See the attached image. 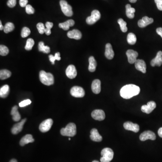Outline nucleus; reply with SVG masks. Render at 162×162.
I'll use <instances>...</instances> for the list:
<instances>
[{"instance_id":"aec40b11","label":"nucleus","mask_w":162,"mask_h":162,"mask_svg":"<svg viewBox=\"0 0 162 162\" xmlns=\"http://www.w3.org/2000/svg\"><path fill=\"white\" fill-rule=\"evenodd\" d=\"M90 138L93 141L96 142H100L102 141V137L98 133L96 129H93L91 131Z\"/></svg>"},{"instance_id":"412c9836","label":"nucleus","mask_w":162,"mask_h":162,"mask_svg":"<svg viewBox=\"0 0 162 162\" xmlns=\"http://www.w3.org/2000/svg\"><path fill=\"white\" fill-rule=\"evenodd\" d=\"M114 53L113 48L110 43H107L105 46V56L108 60H112L114 58Z\"/></svg>"},{"instance_id":"2eb2a0df","label":"nucleus","mask_w":162,"mask_h":162,"mask_svg":"<svg viewBox=\"0 0 162 162\" xmlns=\"http://www.w3.org/2000/svg\"><path fill=\"white\" fill-rule=\"evenodd\" d=\"M66 74L69 78L73 79L77 76V71L74 65H70L66 70Z\"/></svg>"},{"instance_id":"bb28decb","label":"nucleus","mask_w":162,"mask_h":162,"mask_svg":"<svg viewBox=\"0 0 162 162\" xmlns=\"http://www.w3.org/2000/svg\"><path fill=\"white\" fill-rule=\"evenodd\" d=\"M126 14L127 16L130 19H133L135 16V13L136 10L134 8H132L130 4H127L126 5Z\"/></svg>"},{"instance_id":"a211bd4d","label":"nucleus","mask_w":162,"mask_h":162,"mask_svg":"<svg viewBox=\"0 0 162 162\" xmlns=\"http://www.w3.org/2000/svg\"><path fill=\"white\" fill-rule=\"evenodd\" d=\"M136 69L145 74L146 71V65L145 62L142 60H137L135 63Z\"/></svg>"},{"instance_id":"423d86ee","label":"nucleus","mask_w":162,"mask_h":162,"mask_svg":"<svg viewBox=\"0 0 162 162\" xmlns=\"http://www.w3.org/2000/svg\"><path fill=\"white\" fill-rule=\"evenodd\" d=\"M100 16L101 15L99 11L98 10H94L92 12L91 16L86 18V23L89 25L94 24L100 19Z\"/></svg>"},{"instance_id":"f3484780","label":"nucleus","mask_w":162,"mask_h":162,"mask_svg":"<svg viewBox=\"0 0 162 162\" xmlns=\"http://www.w3.org/2000/svg\"><path fill=\"white\" fill-rule=\"evenodd\" d=\"M152 66L155 67V66H160L162 64V52L159 51L157 53L155 58L153 59L151 62Z\"/></svg>"},{"instance_id":"f8f14e48","label":"nucleus","mask_w":162,"mask_h":162,"mask_svg":"<svg viewBox=\"0 0 162 162\" xmlns=\"http://www.w3.org/2000/svg\"><path fill=\"white\" fill-rule=\"evenodd\" d=\"M126 55L129 63L133 64L135 63L136 60H137V57L138 56V53L137 52L134 51L133 50H129L126 52Z\"/></svg>"},{"instance_id":"79ce46f5","label":"nucleus","mask_w":162,"mask_h":162,"mask_svg":"<svg viewBox=\"0 0 162 162\" xmlns=\"http://www.w3.org/2000/svg\"><path fill=\"white\" fill-rule=\"evenodd\" d=\"M28 3V0H19V5L22 7H26Z\"/></svg>"},{"instance_id":"dca6fc26","label":"nucleus","mask_w":162,"mask_h":162,"mask_svg":"<svg viewBox=\"0 0 162 162\" xmlns=\"http://www.w3.org/2000/svg\"><path fill=\"white\" fill-rule=\"evenodd\" d=\"M153 22L154 19L152 18H149L147 16H145L142 18V19L138 21V25L139 27L143 28L153 23Z\"/></svg>"},{"instance_id":"c756f323","label":"nucleus","mask_w":162,"mask_h":162,"mask_svg":"<svg viewBox=\"0 0 162 162\" xmlns=\"http://www.w3.org/2000/svg\"><path fill=\"white\" fill-rule=\"evenodd\" d=\"M11 75V73L7 70H2L0 71V78L1 80H5L10 78Z\"/></svg>"},{"instance_id":"c9c22d12","label":"nucleus","mask_w":162,"mask_h":162,"mask_svg":"<svg viewBox=\"0 0 162 162\" xmlns=\"http://www.w3.org/2000/svg\"><path fill=\"white\" fill-rule=\"evenodd\" d=\"M30 30L29 29L28 27H23L22 30L21 31V37H23V38L26 37H28L30 35Z\"/></svg>"},{"instance_id":"393cba45","label":"nucleus","mask_w":162,"mask_h":162,"mask_svg":"<svg viewBox=\"0 0 162 162\" xmlns=\"http://www.w3.org/2000/svg\"><path fill=\"white\" fill-rule=\"evenodd\" d=\"M74 21L73 19H69L65 22L60 23L59 24V27L63 29L64 30H68L70 27H72L74 25Z\"/></svg>"},{"instance_id":"4c0bfd02","label":"nucleus","mask_w":162,"mask_h":162,"mask_svg":"<svg viewBox=\"0 0 162 162\" xmlns=\"http://www.w3.org/2000/svg\"><path fill=\"white\" fill-rule=\"evenodd\" d=\"M26 12L27 14L30 15V14H34L35 10L32 7V5H27L26 7Z\"/></svg>"},{"instance_id":"49530a36","label":"nucleus","mask_w":162,"mask_h":162,"mask_svg":"<svg viewBox=\"0 0 162 162\" xmlns=\"http://www.w3.org/2000/svg\"><path fill=\"white\" fill-rule=\"evenodd\" d=\"M156 32L162 38V27H159L156 29Z\"/></svg>"},{"instance_id":"6e6552de","label":"nucleus","mask_w":162,"mask_h":162,"mask_svg":"<svg viewBox=\"0 0 162 162\" xmlns=\"http://www.w3.org/2000/svg\"><path fill=\"white\" fill-rule=\"evenodd\" d=\"M53 121L51 118H48L44 120L40 124L39 129L42 133H46L50 130L52 126Z\"/></svg>"},{"instance_id":"39448f33","label":"nucleus","mask_w":162,"mask_h":162,"mask_svg":"<svg viewBox=\"0 0 162 162\" xmlns=\"http://www.w3.org/2000/svg\"><path fill=\"white\" fill-rule=\"evenodd\" d=\"M60 5L62 12L66 16L70 17L73 15L72 8L70 5L68 4L66 1L61 0L60 1Z\"/></svg>"},{"instance_id":"9b49d317","label":"nucleus","mask_w":162,"mask_h":162,"mask_svg":"<svg viewBox=\"0 0 162 162\" xmlns=\"http://www.w3.org/2000/svg\"><path fill=\"white\" fill-rule=\"evenodd\" d=\"M26 118H24L21 120L20 122L15 124L11 129L12 133L14 135H16L17 134L21 132L23 129V125L26 122Z\"/></svg>"},{"instance_id":"20e7f679","label":"nucleus","mask_w":162,"mask_h":162,"mask_svg":"<svg viewBox=\"0 0 162 162\" xmlns=\"http://www.w3.org/2000/svg\"><path fill=\"white\" fill-rule=\"evenodd\" d=\"M101 162H110L113 159L114 153L111 149L105 148L102 149L101 152Z\"/></svg>"},{"instance_id":"3c124183","label":"nucleus","mask_w":162,"mask_h":162,"mask_svg":"<svg viewBox=\"0 0 162 162\" xmlns=\"http://www.w3.org/2000/svg\"><path fill=\"white\" fill-rule=\"evenodd\" d=\"M130 2H132V3H135L137 2V0H129Z\"/></svg>"},{"instance_id":"c85d7f7f","label":"nucleus","mask_w":162,"mask_h":162,"mask_svg":"<svg viewBox=\"0 0 162 162\" xmlns=\"http://www.w3.org/2000/svg\"><path fill=\"white\" fill-rule=\"evenodd\" d=\"M38 49L40 52H43L46 54L50 52V48L48 46H45L44 43L42 42H40L38 44Z\"/></svg>"},{"instance_id":"f03ea898","label":"nucleus","mask_w":162,"mask_h":162,"mask_svg":"<svg viewBox=\"0 0 162 162\" xmlns=\"http://www.w3.org/2000/svg\"><path fill=\"white\" fill-rule=\"evenodd\" d=\"M39 78L42 83L46 86H50L54 83V76L50 73H46L43 70L39 73Z\"/></svg>"},{"instance_id":"2f4dec72","label":"nucleus","mask_w":162,"mask_h":162,"mask_svg":"<svg viewBox=\"0 0 162 162\" xmlns=\"http://www.w3.org/2000/svg\"><path fill=\"white\" fill-rule=\"evenodd\" d=\"M15 29V26L13 23L11 22L7 23L5 24L4 29V31L6 33L11 32Z\"/></svg>"},{"instance_id":"ea45409f","label":"nucleus","mask_w":162,"mask_h":162,"mask_svg":"<svg viewBox=\"0 0 162 162\" xmlns=\"http://www.w3.org/2000/svg\"><path fill=\"white\" fill-rule=\"evenodd\" d=\"M7 5L9 7H14L16 5V0H8Z\"/></svg>"},{"instance_id":"72a5a7b5","label":"nucleus","mask_w":162,"mask_h":162,"mask_svg":"<svg viewBox=\"0 0 162 162\" xmlns=\"http://www.w3.org/2000/svg\"><path fill=\"white\" fill-rule=\"evenodd\" d=\"M34 41L33 39L32 38H29L27 41L26 44L25 46V49L27 51H30L32 49L34 45Z\"/></svg>"},{"instance_id":"7ed1b4c3","label":"nucleus","mask_w":162,"mask_h":162,"mask_svg":"<svg viewBox=\"0 0 162 162\" xmlns=\"http://www.w3.org/2000/svg\"><path fill=\"white\" fill-rule=\"evenodd\" d=\"M60 133L63 136L74 137L77 133L76 125L73 123H68L65 128H63L60 130Z\"/></svg>"},{"instance_id":"7c9ffc66","label":"nucleus","mask_w":162,"mask_h":162,"mask_svg":"<svg viewBox=\"0 0 162 162\" xmlns=\"http://www.w3.org/2000/svg\"><path fill=\"white\" fill-rule=\"evenodd\" d=\"M127 42L130 45L135 44L137 42V37L133 33H129L127 37Z\"/></svg>"},{"instance_id":"b1692460","label":"nucleus","mask_w":162,"mask_h":162,"mask_svg":"<svg viewBox=\"0 0 162 162\" xmlns=\"http://www.w3.org/2000/svg\"><path fill=\"white\" fill-rule=\"evenodd\" d=\"M18 107L15 105L12 108L11 114L12 116V119L15 122H18L21 119V116L18 111Z\"/></svg>"},{"instance_id":"09e8293b","label":"nucleus","mask_w":162,"mask_h":162,"mask_svg":"<svg viewBox=\"0 0 162 162\" xmlns=\"http://www.w3.org/2000/svg\"><path fill=\"white\" fill-rule=\"evenodd\" d=\"M158 135L160 137L162 138V127L159 129V130H158Z\"/></svg>"},{"instance_id":"f257e3e1","label":"nucleus","mask_w":162,"mask_h":162,"mask_svg":"<svg viewBox=\"0 0 162 162\" xmlns=\"http://www.w3.org/2000/svg\"><path fill=\"white\" fill-rule=\"evenodd\" d=\"M140 88L139 86L134 84L124 86L120 90L121 97L125 99H129L139 94Z\"/></svg>"},{"instance_id":"a18cd8bd","label":"nucleus","mask_w":162,"mask_h":162,"mask_svg":"<svg viewBox=\"0 0 162 162\" xmlns=\"http://www.w3.org/2000/svg\"><path fill=\"white\" fill-rule=\"evenodd\" d=\"M55 57L56 60H61V57H60V53H56L55 54Z\"/></svg>"},{"instance_id":"cd10ccee","label":"nucleus","mask_w":162,"mask_h":162,"mask_svg":"<svg viewBox=\"0 0 162 162\" xmlns=\"http://www.w3.org/2000/svg\"><path fill=\"white\" fill-rule=\"evenodd\" d=\"M89 65L88 67V70L91 72H94L96 70L97 66V63L96 60L93 56H91L89 59Z\"/></svg>"},{"instance_id":"8fccbe9b","label":"nucleus","mask_w":162,"mask_h":162,"mask_svg":"<svg viewBox=\"0 0 162 162\" xmlns=\"http://www.w3.org/2000/svg\"><path fill=\"white\" fill-rule=\"evenodd\" d=\"M4 27L2 25L1 21H0V30H4Z\"/></svg>"},{"instance_id":"9d476101","label":"nucleus","mask_w":162,"mask_h":162,"mask_svg":"<svg viewBox=\"0 0 162 162\" xmlns=\"http://www.w3.org/2000/svg\"><path fill=\"white\" fill-rule=\"evenodd\" d=\"M156 107V104L154 101H149L148 102L147 105H142L141 108V111L144 113L149 114L155 110Z\"/></svg>"},{"instance_id":"58836bf2","label":"nucleus","mask_w":162,"mask_h":162,"mask_svg":"<svg viewBox=\"0 0 162 162\" xmlns=\"http://www.w3.org/2000/svg\"><path fill=\"white\" fill-rule=\"evenodd\" d=\"M31 103H32V101H31L29 99H27V100L21 101L20 103H19V106L20 107H23L27 105H29Z\"/></svg>"},{"instance_id":"ddd939ff","label":"nucleus","mask_w":162,"mask_h":162,"mask_svg":"<svg viewBox=\"0 0 162 162\" xmlns=\"http://www.w3.org/2000/svg\"><path fill=\"white\" fill-rule=\"evenodd\" d=\"M92 117L95 120L102 121L105 118V113L102 110H96L92 112Z\"/></svg>"},{"instance_id":"a878e982","label":"nucleus","mask_w":162,"mask_h":162,"mask_svg":"<svg viewBox=\"0 0 162 162\" xmlns=\"http://www.w3.org/2000/svg\"><path fill=\"white\" fill-rule=\"evenodd\" d=\"M10 92V87L8 85H5L0 89V96L1 98L7 97Z\"/></svg>"},{"instance_id":"0eeeda50","label":"nucleus","mask_w":162,"mask_h":162,"mask_svg":"<svg viewBox=\"0 0 162 162\" xmlns=\"http://www.w3.org/2000/svg\"><path fill=\"white\" fill-rule=\"evenodd\" d=\"M70 94L72 96L76 98H82L85 96L84 90L80 86H74L70 90Z\"/></svg>"},{"instance_id":"f704fd0d","label":"nucleus","mask_w":162,"mask_h":162,"mask_svg":"<svg viewBox=\"0 0 162 162\" xmlns=\"http://www.w3.org/2000/svg\"><path fill=\"white\" fill-rule=\"evenodd\" d=\"M9 50L7 46L4 45L0 46V55L2 56H7L8 54Z\"/></svg>"},{"instance_id":"603ef678","label":"nucleus","mask_w":162,"mask_h":162,"mask_svg":"<svg viewBox=\"0 0 162 162\" xmlns=\"http://www.w3.org/2000/svg\"><path fill=\"white\" fill-rule=\"evenodd\" d=\"M10 162H17V161L15 159H12L10 161Z\"/></svg>"},{"instance_id":"864d4df0","label":"nucleus","mask_w":162,"mask_h":162,"mask_svg":"<svg viewBox=\"0 0 162 162\" xmlns=\"http://www.w3.org/2000/svg\"><path fill=\"white\" fill-rule=\"evenodd\" d=\"M92 162H99V161H97V160H94V161H93Z\"/></svg>"},{"instance_id":"de8ad7c7","label":"nucleus","mask_w":162,"mask_h":162,"mask_svg":"<svg viewBox=\"0 0 162 162\" xmlns=\"http://www.w3.org/2000/svg\"><path fill=\"white\" fill-rule=\"evenodd\" d=\"M44 33H45L47 35H50L51 34V30L50 29H48V28H46L45 29Z\"/></svg>"},{"instance_id":"5701e85b","label":"nucleus","mask_w":162,"mask_h":162,"mask_svg":"<svg viewBox=\"0 0 162 162\" xmlns=\"http://www.w3.org/2000/svg\"><path fill=\"white\" fill-rule=\"evenodd\" d=\"M34 141V139L33 138V136L31 134H27L21 138L19 144L21 146H23L29 143H32Z\"/></svg>"},{"instance_id":"37998d69","label":"nucleus","mask_w":162,"mask_h":162,"mask_svg":"<svg viewBox=\"0 0 162 162\" xmlns=\"http://www.w3.org/2000/svg\"><path fill=\"white\" fill-rule=\"evenodd\" d=\"M49 58L50 61L52 62V64H55V60H56V59H55V56L50 55L49 56Z\"/></svg>"},{"instance_id":"473e14b6","label":"nucleus","mask_w":162,"mask_h":162,"mask_svg":"<svg viewBox=\"0 0 162 162\" xmlns=\"http://www.w3.org/2000/svg\"><path fill=\"white\" fill-rule=\"evenodd\" d=\"M118 22L120 25L121 30L123 33H125L127 31V23L124 21L122 19H119L118 20Z\"/></svg>"},{"instance_id":"c03bdc74","label":"nucleus","mask_w":162,"mask_h":162,"mask_svg":"<svg viewBox=\"0 0 162 162\" xmlns=\"http://www.w3.org/2000/svg\"><path fill=\"white\" fill-rule=\"evenodd\" d=\"M45 26L46 27V28L51 29L53 26V23L52 22H47L46 23Z\"/></svg>"},{"instance_id":"1a4fd4ad","label":"nucleus","mask_w":162,"mask_h":162,"mask_svg":"<svg viewBox=\"0 0 162 162\" xmlns=\"http://www.w3.org/2000/svg\"><path fill=\"white\" fill-rule=\"evenodd\" d=\"M156 138L155 133L151 131H146L143 132L140 136V139L141 141H145L146 140H155Z\"/></svg>"},{"instance_id":"5fc2aeb1","label":"nucleus","mask_w":162,"mask_h":162,"mask_svg":"<svg viewBox=\"0 0 162 162\" xmlns=\"http://www.w3.org/2000/svg\"><path fill=\"white\" fill-rule=\"evenodd\" d=\"M68 140H71V138H68Z\"/></svg>"},{"instance_id":"4be33fe9","label":"nucleus","mask_w":162,"mask_h":162,"mask_svg":"<svg viewBox=\"0 0 162 162\" xmlns=\"http://www.w3.org/2000/svg\"><path fill=\"white\" fill-rule=\"evenodd\" d=\"M68 37L70 38L79 40L82 38V34L80 31L77 29H74L68 33Z\"/></svg>"},{"instance_id":"6ab92c4d","label":"nucleus","mask_w":162,"mask_h":162,"mask_svg":"<svg viewBox=\"0 0 162 162\" xmlns=\"http://www.w3.org/2000/svg\"><path fill=\"white\" fill-rule=\"evenodd\" d=\"M93 92L96 94H99L101 91V82L99 79H95L93 81L92 84Z\"/></svg>"},{"instance_id":"e433bc0d","label":"nucleus","mask_w":162,"mask_h":162,"mask_svg":"<svg viewBox=\"0 0 162 162\" xmlns=\"http://www.w3.org/2000/svg\"><path fill=\"white\" fill-rule=\"evenodd\" d=\"M37 29H38V32L40 34H42L44 33L45 29V27L43 23H37Z\"/></svg>"},{"instance_id":"a19ab883","label":"nucleus","mask_w":162,"mask_h":162,"mask_svg":"<svg viewBox=\"0 0 162 162\" xmlns=\"http://www.w3.org/2000/svg\"><path fill=\"white\" fill-rule=\"evenodd\" d=\"M158 9L162 11V0H155Z\"/></svg>"},{"instance_id":"4468645a","label":"nucleus","mask_w":162,"mask_h":162,"mask_svg":"<svg viewBox=\"0 0 162 162\" xmlns=\"http://www.w3.org/2000/svg\"><path fill=\"white\" fill-rule=\"evenodd\" d=\"M124 129L127 130L131 131L134 133H138L140 130L139 125L131 122H126L123 124Z\"/></svg>"}]
</instances>
